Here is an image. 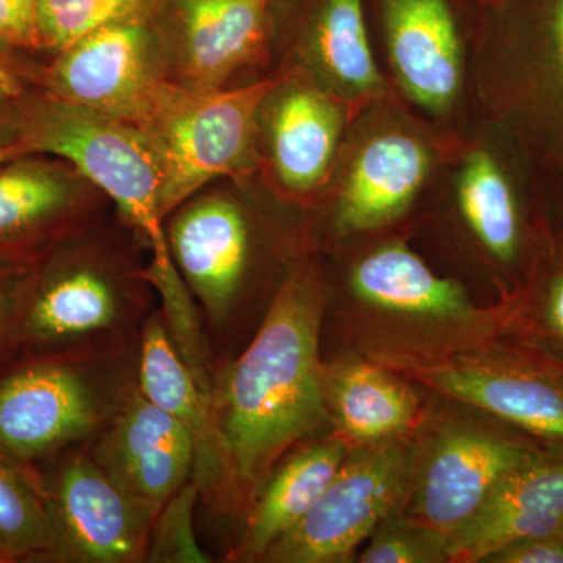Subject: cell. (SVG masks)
Masks as SVG:
<instances>
[{
	"instance_id": "15",
	"label": "cell",
	"mask_w": 563,
	"mask_h": 563,
	"mask_svg": "<svg viewBox=\"0 0 563 563\" xmlns=\"http://www.w3.org/2000/svg\"><path fill=\"white\" fill-rule=\"evenodd\" d=\"M520 437L462 431L433 450L417 493L422 525L444 539L453 537L504 477L539 451Z\"/></svg>"
},
{
	"instance_id": "35",
	"label": "cell",
	"mask_w": 563,
	"mask_h": 563,
	"mask_svg": "<svg viewBox=\"0 0 563 563\" xmlns=\"http://www.w3.org/2000/svg\"><path fill=\"white\" fill-rule=\"evenodd\" d=\"M24 102L0 107V146L13 147L16 144L21 129V107Z\"/></svg>"
},
{
	"instance_id": "17",
	"label": "cell",
	"mask_w": 563,
	"mask_h": 563,
	"mask_svg": "<svg viewBox=\"0 0 563 563\" xmlns=\"http://www.w3.org/2000/svg\"><path fill=\"white\" fill-rule=\"evenodd\" d=\"M563 532V448L540 450L507 474L483 506L448 539V558L487 562L529 537Z\"/></svg>"
},
{
	"instance_id": "36",
	"label": "cell",
	"mask_w": 563,
	"mask_h": 563,
	"mask_svg": "<svg viewBox=\"0 0 563 563\" xmlns=\"http://www.w3.org/2000/svg\"><path fill=\"white\" fill-rule=\"evenodd\" d=\"M18 157V152L11 146H0V172L5 168L7 163Z\"/></svg>"
},
{
	"instance_id": "3",
	"label": "cell",
	"mask_w": 563,
	"mask_h": 563,
	"mask_svg": "<svg viewBox=\"0 0 563 563\" xmlns=\"http://www.w3.org/2000/svg\"><path fill=\"white\" fill-rule=\"evenodd\" d=\"M254 188L255 172L221 177L165 218L172 261L201 318L211 379L244 347L243 325L272 251Z\"/></svg>"
},
{
	"instance_id": "21",
	"label": "cell",
	"mask_w": 563,
	"mask_h": 563,
	"mask_svg": "<svg viewBox=\"0 0 563 563\" xmlns=\"http://www.w3.org/2000/svg\"><path fill=\"white\" fill-rule=\"evenodd\" d=\"M346 455L343 440L332 437L282 459L252 499L242 537L228 561L262 562L277 540L301 523L332 483Z\"/></svg>"
},
{
	"instance_id": "19",
	"label": "cell",
	"mask_w": 563,
	"mask_h": 563,
	"mask_svg": "<svg viewBox=\"0 0 563 563\" xmlns=\"http://www.w3.org/2000/svg\"><path fill=\"white\" fill-rule=\"evenodd\" d=\"M393 68L424 109L443 111L462 84L461 22L454 0H379Z\"/></svg>"
},
{
	"instance_id": "14",
	"label": "cell",
	"mask_w": 563,
	"mask_h": 563,
	"mask_svg": "<svg viewBox=\"0 0 563 563\" xmlns=\"http://www.w3.org/2000/svg\"><path fill=\"white\" fill-rule=\"evenodd\" d=\"M88 446L122 490L157 514L190 483L195 470L190 432L147 399L139 385Z\"/></svg>"
},
{
	"instance_id": "23",
	"label": "cell",
	"mask_w": 563,
	"mask_h": 563,
	"mask_svg": "<svg viewBox=\"0 0 563 563\" xmlns=\"http://www.w3.org/2000/svg\"><path fill=\"white\" fill-rule=\"evenodd\" d=\"M363 301L391 312L422 317H462L470 312L465 291L443 279L407 247H383L363 258L352 274Z\"/></svg>"
},
{
	"instance_id": "25",
	"label": "cell",
	"mask_w": 563,
	"mask_h": 563,
	"mask_svg": "<svg viewBox=\"0 0 563 563\" xmlns=\"http://www.w3.org/2000/svg\"><path fill=\"white\" fill-rule=\"evenodd\" d=\"M325 399L347 439L373 443L409 428L417 401L402 384L379 368L346 365L324 376Z\"/></svg>"
},
{
	"instance_id": "34",
	"label": "cell",
	"mask_w": 563,
	"mask_h": 563,
	"mask_svg": "<svg viewBox=\"0 0 563 563\" xmlns=\"http://www.w3.org/2000/svg\"><path fill=\"white\" fill-rule=\"evenodd\" d=\"M561 254V258L551 263L550 272L544 276L539 307L540 320L548 335L563 344V251Z\"/></svg>"
},
{
	"instance_id": "24",
	"label": "cell",
	"mask_w": 563,
	"mask_h": 563,
	"mask_svg": "<svg viewBox=\"0 0 563 563\" xmlns=\"http://www.w3.org/2000/svg\"><path fill=\"white\" fill-rule=\"evenodd\" d=\"M459 202L474 235L496 261L517 262L526 222L520 187L492 152H473L459 181Z\"/></svg>"
},
{
	"instance_id": "30",
	"label": "cell",
	"mask_w": 563,
	"mask_h": 563,
	"mask_svg": "<svg viewBox=\"0 0 563 563\" xmlns=\"http://www.w3.org/2000/svg\"><path fill=\"white\" fill-rule=\"evenodd\" d=\"M33 263L35 262L0 258V372L13 363Z\"/></svg>"
},
{
	"instance_id": "38",
	"label": "cell",
	"mask_w": 563,
	"mask_h": 563,
	"mask_svg": "<svg viewBox=\"0 0 563 563\" xmlns=\"http://www.w3.org/2000/svg\"><path fill=\"white\" fill-rule=\"evenodd\" d=\"M485 5L493 7L495 3H498L499 0H484Z\"/></svg>"
},
{
	"instance_id": "26",
	"label": "cell",
	"mask_w": 563,
	"mask_h": 563,
	"mask_svg": "<svg viewBox=\"0 0 563 563\" xmlns=\"http://www.w3.org/2000/svg\"><path fill=\"white\" fill-rule=\"evenodd\" d=\"M52 548L38 468L0 453V551L13 563H49Z\"/></svg>"
},
{
	"instance_id": "7",
	"label": "cell",
	"mask_w": 563,
	"mask_h": 563,
	"mask_svg": "<svg viewBox=\"0 0 563 563\" xmlns=\"http://www.w3.org/2000/svg\"><path fill=\"white\" fill-rule=\"evenodd\" d=\"M157 10L111 22L51 55L43 95L139 128L169 84Z\"/></svg>"
},
{
	"instance_id": "9",
	"label": "cell",
	"mask_w": 563,
	"mask_h": 563,
	"mask_svg": "<svg viewBox=\"0 0 563 563\" xmlns=\"http://www.w3.org/2000/svg\"><path fill=\"white\" fill-rule=\"evenodd\" d=\"M409 457L401 446L365 448L342 466L301 523L269 548L262 562H346L406 490Z\"/></svg>"
},
{
	"instance_id": "10",
	"label": "cell",
	"mask_w": 563,
	"mask_h": 563,
	"mask_svg": "<svg viewBox=\"0 0 563 563\" xmlns=\"http://www.w3.org/2000/svg\"><path fill=\"white\" fill-rule=\"evenodd\" d=\"M509 51V111L532 157L563 173V0L490 7Z\"/></svg>"
},
{
	"instance_id": "13",
	"label": "cell",
	"mask_w": 563,
	"mask_h": 563,
	"mask_svg": "<svg viewBox=\"0 0 563 563\" xmlns=\"http://www.w3.org/2000/svg\"><path fill=\"white\" fill-rule=\"evenodd\" d=\"M111 209L110 199L69 162L18 155L0 172V258L35 262Z\"/></svg>"
},
{
	"instance_id": "20",
	"label": "cell",
	"mask_w": 563,
	"mask_h": 563,
	"mask_svg": "<svg viewBox=\"0 0 563 563\" xmlns=\"http://www.w3.org/2000/svg\"><path fill=\"white\" fill-rule=\"evenodd\" d=\"M287 5L291 69L342 95L379 90L363 0H288Z\"/></svg>"
},
{
	"instance_id": "11",
	"label": "cell",
	"mask_w": 563,
	"mask_h": 563,
	"mask_svg": "<svg viewBox=\"0 0 563 563\" xmlns=\"http://www.w3.org/2000/svg\"><path fill=\"white\" fill-rule=\"evenodd\" d=\"M157 18L169 84L224 90L272 38L273 0H162Z\"/></svg>"
},
{
	"instance_id": "4",
	"label": "cell",
	"mask_w": 563,
	"mask_h": 563,
	"mask_svg": "<svg viewBox=\"0 0 563 563\" xmlns=\"http://www.w3.org/2000/svg\"><path fill=\"white\" fill-rule=\"evenodd\" d=\"M13 147L18 155L60 157L95 184L146 247L165 320L172 324L190 320L195 301L169 254L157 169L139 129L40 92L22 103L20 136Z\"/></svg>"
},
{
	"instance_id": "37",
	"label": "cell",
	"mask_w": 563,
	"mask_h": 563,
	"mask_svg": "<svg viewBox=\"0 0 563 563\" xmlns=\"http://www.w3.org/2000/svg\"><path fill=\"white\" fill-rule=\"evenodd\" d=\"M0 563H13L9 555L3 554L2 551H0Z\"/></svg>"
},
{
	"instance_id": "28",
	"label": "cell",
	"mask_w": 563,
	"mask_h": 563,
	"mask_svg": "<svg viewBox=\"0 0 563 563\" xmlns=\"http://www.w3.org/2000/svg\"><path fill=\"white\" fill-rule=\"evenodd\" d=\"M201 499L198 485L190 481L158 510L152 523L144 562L210 563L213 559L199 547L192 515Z\"/></svg>"
},
{
	"instance_id": "39",
	"label": "cell",
	"mask_w": 563,
	"mask_h": 563,
	"mask_svg": "<svg viewBox=\"0 0 563 563\" xmlns=\"http://www.w3.org/2000/svg\"><path fill=\"white\" fill-rule=\"evenodd\" d=\"M559 176H561V179L563 180V173L559 174Z\"/></svg>"
},
{
	"instance_id": "5",
	"label": "cell",
	"mask_w": 563,
	"mask_h": 563,
	"mask_svg": "<svg viewBox=\"0 0 563 563\" xmlns=\"http://www.w3.org/2000/svg\"><path fill=\"white\" fill-rule=\"evenodd\" d=\"M129 350L27 358L0 372V453L38 466L90 443L139 385Z\"/></svg>"
},
{
	"instance_id": "31",
	"label": "cell",
	"mask_w": 563,
	"mask_h": 563,
	"mask_svg": "<svg viewBox=\"0 0 563 563\" xmlns=\"http://www.w3.org/2000/svg\"><path fill=\"white\" fill-rule=\"evenodd\" d=\"M0 51L46 57L41 43L36 0H0Z\"/></svg>"
},
{
	"instance_id": "6",
	"label": "cell",
	"mask_w": 563,
	"mask_h": 563,
	"mask_svg": "<svg viewBox=\"0 0 563 563\" xmlns=\"http://www.w3.org/2000/svg\"><path fill=\"white\" fill-rule=\"evenodd\" d=\"M277 77L217 91L163 88L136 128L157 169L163 220L211 181L255 172V118Z\"/></svg>"
},
{
	"instance_id": "29",
	"label": "cell",
	"mask_w": 563,
	"mask_h": 563,
	"mask_svg": "<svg viewBox=\"0 0 563 563\" xmlns=\"http://www.w3.org/2000/svg\"><path fill=\"white\" fill-rule=\"evenodd\" d=\"M448 540L426 528L415 532L406 526L384 525L362 553L363 563H421L448 558Z\"/></svg>"
},
{
	"instance_id": "2",
	"label": "cell",
	"mask_w": 563,
	"mask_h": 563,
	"mask_svg": "<svg viewBox=\"0 0 563 563\" xmlns=\"http://www.w3.org/2000/svg\"><path fill=\"white\" fill-rule=\"evenodd\" d=\"M157 309L150 254L111 209L33 263L13 362L139 346Z\"/></svg>"
},
{
	"instance_id": "22",
	"label": "cell",
	"mask_w": 563,
	"mask_h": 563,
	"mask_svg": "<svg viewBox=\"0 0 563 563\" xmlns=\"http://www.w3.org/2000/svg\"><path fill=\"white\" fill-rule=\"evenodd\" d=\"M424 146L404 133H385L366 144L344 180L339 199L340 224L372 229L401 213L429 173Z\"/></svg>"
},
{
	"instance_id": "1",
	"label": "cell",
	"mask_w": 563,
	"mask_h": 563,
	"mask_svg": "<svg viewBox=\"0 0 563 563\" xmlns=\"http://www.w3.org/2000/svg\"><path fill=\"white\" fill-rule=\"evenodd\" d=\"M324 290L296 263L246 346L211 379L210 406L231 477L236 515L296 444L331 422L320 336Z\"/></svg>"
},
{
	"instance_id": "27",
	"label": "cell",
	"mask_w": 563,
	"mask_h": 563,
	"mask_svg": "<svg viewBox=\"0 0 563 563\" xmlns=\"http://www.w3.org/2000/svg\"><path fill=\"white\" fill-rule=\"evenodd\" d=\"M162 0H36L41 43L46 57L81 36L140 14L154 13Z\"/></svg>"
},
{
	"instance_id": "8",
	"label": "cell",
	"mask_w": 563,
	"mask_h": 563,
	"mask_svg": "<svg viewBox=\"0 0 563 563\" xmlns=\"http://www.w3.org/2000/svg\"><path fill=\"white\" fill-rule=\"evenodd\" d=\"M38 472L54 536L49 563L144 562L157 512L122 490L88 443Z\"/></svg>"
},
{
	"instance_id": "12",
	"label": "cell",
	"mask_w": 563,
	"mask_h": 563,
	"mask_svg": "<svg viewBox=\"0 0 563 563\" xmlns=\"http://www.w3.org/2000/svg\"><path fill=\"white\" fill-rule=\"evenodd\" d=\"M255 118V169L263 163L288 198L320 190L343 131V111L331 92L298 69L279 68Z\"/></svg>"
},
{
	"instance_id": "32",
	"label": "cell",
	"mask_w": 563,
	"mask_h": 563,
	"mask_svg": "<svg viewBox=\"0 0 563 563\" xmlns=\"http://www.w3.org/2000/svg\"><path fill=\"white\" fill-rule=\"evenodd\" d=\"M46 57L0 51V107L16 106L40 95Z\"/></svg>"
},
{
	"instance_id": "18",
	"label": "cell",
	"mask_w": 563,
	"mask_h": 563,
	"mask_svg": "<svg viewBox=\"0 0 563 563\" xmlns=\"http://www.w3.org/2000/svg\"><path fill=\"white\" fill-rule=\"evenodd\" d=\"M431 387L563 448V366L528 355L479 368L424 372Z\"/></svg>"
},
{
	"instance_id": "33",
	"label": "cell",
	"mask_w": 563,
	"mask_h": 563,
	"mask_svg": "<svg viewBox=\"0 0 563 563\" xmlns=\"http://www.w3.org/2000/svg\"><path fill=\"white\" fill-rule=\"evenodd\" d=\"M487 562L563 563V532L518 540L496 551Z\"/></svg>"
},
{
	"instance_id": "16",
	"label": "cell",
	"mask_w": 563,
	"mask_h": 563,
	"mask_svg": "<svg viewBox=\"0 0 563 563\" xmlns=\"http://www.w3.org/2000/svg\"><path fill=\"white\" fill-rule=\"evenodd\" d=\"M139 387L190 432L196 451L191 479L198 485L202 501L211 510L235 515L231 477L210 401L177 351L158 309L141 335Z\"/></svg>"
}]
</instances>
